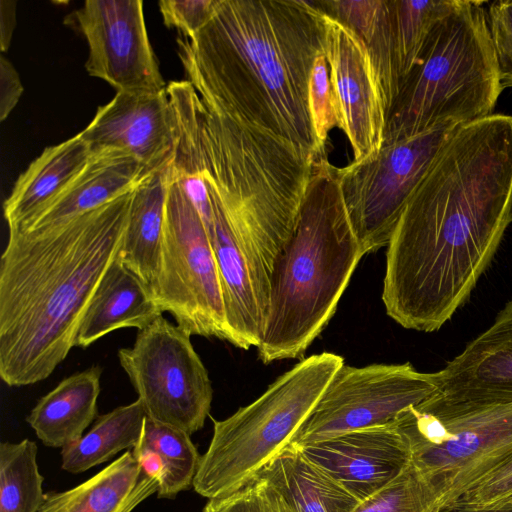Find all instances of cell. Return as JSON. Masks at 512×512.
Returning <instances> with one entry per match:
<instances>
[{
  "instance_id": "cell-39",
  "label": "cell",
  "mask_w": 512,
  "mask_h": 512,
  "mask_svg": "<svg viewBox=\"0 0 512 512\" xmlns=\"http://www.w3.org/2000/svg\"><path fill=\"white\" fill-rule=\"evenodd\" d=\"M441 512H512V509H491V510H465L456 508H445Z\"/></svg>"
},
{
  "instance_id": "cell-19",
  "label": "cell",
  "mask_w": 512,
  "mask_h": 512,
  "mask_svg": "<svg viewBox=\"0 0 512 512\" xmlns=\"http://www.w3.org/2000/svg\"><path fill=\"white\" fill-rule=\"evenodd\" d=\"M210 198L213 228L209 238L220 277L228 342L245 350L252 346L257 348L263 338L266 313L247 260L219 206Z\"/></svg>"
},
{
  "instance_id": "cell-29",
  "label": "cell",
  "mask_w": 512,
  "mask_h": 512,
  "mask_svg": "<svg viewBox=\"0 0 512 512\" xmlns=\"http://www.w3.org/2000/svg\"><path fill=\"white\" fill-rule=\"evenodd\" d=\"M454 3L455 0H389L395 63L400 86L419 63L433 26Z\"/></svg>"
},
{
  "instance_id": "cell-12",
  "label": "cell",
  "mask_w": 512,
  "mask_h": 512,
  "mask_svg": "<svg viewBox=\"0 0 512 512\" xmlns=\"http://www.w3.org/2000/svg\"><path fill=\"white\" fill-rule=\"evenodd\" d=\"M436 392L433 373L419 372L409 362L364 367L343 364L291 443L303 445L386 425Z\"/></svg>"
},
{
  "instance_id": "cell-33",
  "label": "cell",
  "mask_w": 512,
  "mask_h": 512,
  "mask_svg": "<svg viewBox=\"0 0 512 512\" xmlns=\"http://www.w3.org/2000/svg\"><path fill=\"white\" fill-rule=\"evenodd\" d=\"M308 107L316 142L317 158H327L329 132L336 127L333 110L329 70L323 50L318 53L310 75Z\"/></svg>"
},
{
  "instance_id": "cell-22",
  "label": "cell",
  "mask_w": 512,
  "mask_h": 512,
  "mask_svg": "<svg viewBox=\"0 0 512 512\" xmlns=\"http://www.w3.org/2000/svg\"><path fill=\"white\" fill-rule=\"evenodd\" d=\"M101 375V366H91L66 377L38 400L26 421L44 445L63 448L83 436L97 418Z\"/></svg>"
},
{
  "instance_id": "cell-24",
  "label": "cell",
  "mask_w": 512,
  "mask_h": 512,
  "mask_svg": "<svg viewBox=\"0 0 512 512\" xmlns=\"http://www.w3.org/2000/svg\"><path fill=\"white\" fill-rule=\"evenodd\" d=\"M91 152L80 133L45 148L16 180L3 204L9 229L21 227L84 168Z\"/></svg>"
},
{
  "instance_id": "cell-30",
  "label": "cell",
  "mask_w": 512,
  "mask_h": 512,
  "mask_svg": "<svg viewBox=\"0 0 512 512\" xmlns=\"http://www.w3.org/2000/svg\"><path fill=\"white\" fill-rule=\"evenodd\" d=\"M37 451L29 439L0 444V512H38L45 493Z\"/></svg>"
},
{
  "instance_id": "cell-6",
  "label": "cell",
  "mask_w": 512,
  "mask_h": 512,
  "mask_svg": "<svg viewBox=\"0 0 512 512\" xmlns=\"http://www.w3.org/2000/svg\"><path fill=\"white\" fill-rule=\"evenodd\" d=\"M485 4L455 0L435 23L419 63L403 80L387 113L383 141L493 114L503 90Z\"/></svg>"
},
{
  "instance_id": "cell-13",
  "label": "cell",
  "mask_w": 512,
  "mask_h": 512,
  "mask_svg": "<svg viewBox=\"0 0 512 512\" xmlns=\"http://www.w3.org/2000/svg\"><path fill=\"white\" fill-rule=\"evenodd\" d=\"M70 18L88 43L85 68L89 75L106 81L117 92L166 90L141 0H87Z\"/></svg>"
},
{
  "instance_id": "cell-28",
  "label": "cell",
  "mask_w": 512,
  "mask_h": 512,
  "mask_svg": "<svg viewBox=\"0 0 512 512\" xmlns=\"http://www.w3.org/2000/svg\"><path fill=\"white\" fill-rule=\"evenodd\" d=\"M146 417L138 399L98 416L85 435L62 448V469L82 473L123 450L133 449L141 437Z\"/></svg>"
},
{
  "instance_id": "cell-16",
  "label": "cell",
  "mask_w": 512,
  "mask_h": 512,
  "mask_svg": "<svg viewBox=\"0 0 512 512\" xmlns=\"http://www.w3.org/2000/svg\"><path fill=\"white\" fill-rule=\"evenodd\" d=\"M298 446L360 501L385 487L411 460L394 421Z\"/></svg>"
},
{
  "instance_id": "cell-4",
  "label": "cell",
  "mask_w": 512,
  "mask_h": 512,
  "mask_svg": "<svg viewBox=\"0 0 512 512\" xmlns=\"http://www.w3.org/2000/svg\"><path fill=\"white\" fill-rule=\"evenodd\" d=\"M200 134L208 191L247 260L267 315L273 266L293 234L314 159L203 100Z\"/></svg>"
},
{
  "instance_id": "cell-2",
  "label": "cell",
  "mask_w": 512,
  "mask_h": 512,
  "mask_svg": "<svg viewBox=\"0 0 512 512\" xmlns=\"http://www.w3.org/2000/svg\"><path fill=\"white\" fill-rule=\"evenodd\" d=\"M177 45L204 102L316 160L308 88L323 49L313 1L216 0L207 24Z\"/></svg>"
},
{
  "instance_id": "cell-36",
  "label": "cell",
  "mask_w": 512,
  "mask_h": 512,
  "mask_svg": "<svg viewBox=\"0 0 512 512\" xmlns=\"http://www.w3.org/2000/svg\"><path fill=\"white\" fill-rule=\"evenodd\" d=\"M216 0H161L159 9L167 27L192 38L210 20Z\"/></svg>"
},
{
  "instance_id": "cell-37",
  "label": "cell",
  "mask_w": 512,
  "mask_h": 512,
  "mask_svg": "<svg viewBox=\"0 0 512 512\" xmlns=\"http://www.w3.org/2000/svg\"><path fill=\"white\" fill-rule=\"evenodd\" d=\"M24 87L12 63L0 56V121L3 122L17 105Z\"/></svg>"
},
{
  "instance_id": "cell-5",
  "label": "cell",
  "mask_w": 512,
  "mask_h": 512,
  "mask_svg": "<svg viewBox=\"0 0 512 512\" xmlns=\"http://www.w3.org/2000/svg\"><path fill=\"white\" fill-rule=\"evenodd\" d=\"M339 168L313 162L293 234L273 266L263 338V363L303 359L334 315L365 255L341 193Z\"/></svg>"
},
{
  "instance_id": "cell-1",
  "label": "cell",
  "mask_w": 512,
  "mask_h": 512,
  "mask_svg": "<svg viewBox=\"0 0 512 512\" xmlns=\"http://www.w3.org/2000/svg\"><path fill=\"white\" fill-rule=\"evenodd\" d=\"M512 116L457 126L387 245L382 300L406 329L439 330L469 299L511 222Z\"/></svg>"
},
{
  "instance_id": "cell-20",
  "label": "cell",
  "mask_w": 512,
  "mask_h": 512,
  "mask_svg": "<svg viewBox=\"0 0 512 512\" xmlns=\"http://www.w3.org/2000/svg\"><path fill=\"white\" fill-rule=\"evenodd\" d=\"M162 315L149 285L117 256L100 280L85 310L75 347L86 348L121 328L141 330Z\"/></svg>"
},
{
  "instance_id": "cell-17",
  "label": "cell",
  "mask_w": 512,
  "mask_h": 512,
  "mask_svg": "<svg viewBox=\"0 0 512 512\" xmlns=\"http://www.w3.org/2000/svg\"><path fill=\"white\" fill-rule=\"evenodd\" d=\"M432 373L438 393L447 399L512 402V298L485 331Z\"/></svg>"
},
{
  "instance_id": "cell-26",
  "label": "cell",
  "mask_w": 512,
  "mask_h": 512,
  "mask_svg": "<svg viewBox=\"0 0 512 512\" xmlns=\"http://www.w3.org/2000/svg\"><path fill=\"white\" fill-rule=\"evenodd\" d=\"M317 8L353 30L364 43L380 86L386 116L399 89L389 0H316Z\"/></svg>"
},
{
  "instance_id": "cell-21",
  "label": "cell",
  "mask_w": 512,
  "mask_h": 512,
  "mask_svg": "<svg viewBox=\"0 0 512 512\" xmlns=\"http://www.w3.org/2000/svg\"><path fill=\"white\" fill-rule=\"evenodd\" d=\"M158 487L128 450L85 482L45 493L38 512H132Z\"/></svg>"
},
{
  "instance_id": "cell-38",
  "label": "cell",
  "mask_w": 512,
  "mask_h": 512,
  "mask_svg": "<svg viewBox=\"0 0 512 512\" xmlns=\"http://www.w3.org/2000/svg\"><path fill=\"white\" fill-rule=\"evenodd\" d=\"M16 27V2L0 1V48L2 52L9 49Z\"/></svg>"
},
{
  "instance_id": "cell-14",
  "label": "cell",
  "mask_w": 512,
  "mask_h": 512,
  "mask_svg": "<svg viewBox=\"0 0 512 512\" xmlns=\"http://www.w3.org/2000/svg\"><path fill=\"white\" fill-rule=\"evenodd\" d=\"M317 9L336 127L343 131L350 143L353 162H360L374 156L383 143L386 109L380 86L359 36Z\"/></svg>"
},
{
  "instance_id": "cell-8",
  "label": "cell",
  "mask_w": 512,
  "mask_h": 512,
  "mask_svg": "<svg viewBox=\"0 0 512 512\" xmlns=\"http://www.w3.org/2000/svg\"><path fill=\"white\" fill-rule=\"evenodd\" d=\"M394 422L442 509L512 457V402L454 401L436 392Z\"/></svg>"
},
{
  "instance_id": "cell-11",
  "label": "cell",
  "mask_w": 512,
  "mask_h": 512,
  "mask_svg": "<svg viewBox=\"0 0 512 512\" xmlns=\"http://www.w3.org/2000/svg\"><path fill=\"white\" fill-rule=\"evenodd\" d=\"M457 126L400 140L339 168L343 201L364 254L387 246L410 197Z\"/></svg>"
},
{
  "instance_id": "cell-32",
  "label": "cell",
  "mask_w": 512,
  "mask_h": 512,
  "mask_svg": "<svg viewBox=\"0 0 512 512\" xmlns=\"http://www.w3.org/2000/svg\"><path fill=\"white\" fill-rule=\"evenodd\" d=\"M203 512H294L282 493L261 473L236 490L208 499Z\"/></svg>"
},
{
  "instance_id": "cell-15",
  "label": "cell",
  "mask_w": 512,
  "mask_h": 512,
  "mask_svg": "<svg viewBox=\"0 0 512 512\" xmlns=\"http://www.w3.org/2000/svg\"><path fill=\"white\" fill-rule=\"evenodd\" d=\"M80 135L91 154L121 153L151 170L167 165L174 158L176 131L166 90L117 92Z\"/></svg>"
},
{
  "instance_id": "cell-23",
  "label": "cell",
  "mask_w": 512,
  "mask_h": 512,
  "mask_svg": "<svg viewBox=\"0 0 512 512\" xmlns=\"http://www.w3.org/2000/svg\"><path fill=\"white\" fill-rule=\"evenodd\" d=\"M173 174L172 160L135 186L118 253L121 262L148 285L159 269L166 196Z\"/></svg>"
},
{
  "instance_id": "cell-35",
  "label": "cell",
  "mask_w": 512,
  "mask_h": 512,
  "mask_svg": "<svg viewBox=\"0 0 512 512\" xmlns=\"http://www.w3.org/2000/svg\"><path fill=\"white\" fill-rule=\"evenodd\" d=\"M487 20L502 90L512 87V0L489 4Z\"/></svg>"
},
{
  "instance_id": "cell-40",
  "label": "cell",
  "mask_w": 512,
  "mask_h": 512,
  "mask_svg": "<svg viewBox=\"0 0 512 512\" xmlns=\"http://www.w3.org/2000/svg\"><path fill=\"white\" fill-rule=\"evenodd\" d=\"M511 222H512V204H511Z\"/></svg>"
},
{
  "instance_id": "cell-25",
  "label": "cell",
  "mask_w": 512,
  "mask_h": 512,
  "mask_svg": "<svg viewBox=\"0 0 512 512\" xmlns=\"http://www.w3.org/2000/svg\"><path fill=\"white\" fill-rule=\"evenodd\" d=\"M259 473L282 493L294 512H352L361 502L293 443Z\"/></svg>"
},
{
  "instance_id": "cell-3",
  "label": "cell",
  "mask_w": 512,
  "mask_h": 512,
  "mask_svg": "<svg viewBox=\"0 0 512 512\" xmlns=\"http://www.w3.org/2000/svg\"><path fill=\"white\" fill-rule=\"evenodd\" d=\"M133 189L49 228L9 230L0 262V376L8 386L46 379L75 347L118 256Z\"/></svg>"
},
{
  "instance_id": "cell-31",
  "label": "cell",
  "mask_w": 512,
  "mask_h": 512,
  "mask_svg": "<svg viewBox=\"0 0 512 512\" xmlns=\"http://www.w3.org/2000/svg\"><path fill=\"white\" fill-rule=\"evenodd\" d=\"M442 508L439 495L410 460L396 478L352 512H441Z\"/></svg>"
},
{
  "instance_id": "cell-10",
  "label": "cell",
  "mask_w": 512,
  "mask_h": 512,
  "mask_svg": "<svg viewBox=\"0 0 512 512\" xmlns=\"http://www.w3.org/2000/svg\"><path fill=\"white\" fill-rule=\"evenodd\" d=\"M118 359L148 418L189 435L204 426L213 389L188 332L162 315Z\"/></svg>"
},
{
  "instance_id": "cell-7",
  "label": "cell",
  "mask_w": 512,
  "mask_h": 512,
  "mask_svg": "<svg viewBox=\"0 0 512 512\" xmlns=\"http://www.w3.org/2000/svg\"><path fill=\"white\" fill-rule=\"evenodd\" d=\"M340 355L322 352L301 359L249 405L224 420L201 455L194 490L208 499L228 494L291 443L336 371Z\"/></svg>"
},
{
  "instance_id": "cell-9",
  "label": "cell",
  "mask_w": 512,
  "mask_h": 512,
  "mask_svg": "<svg viewBox=\"0 0 512 512\" xmlns=\"http://www.w3.org/2000/svg\"><path fill=\"white\" fill-rule=\"evenodd\" d=\"M149 287L161 311L169 312L176 325L191 336L228 341L211 240L175 174L166 196L159 269Z\"/></svg>"
},
{
  "instance_id": "cell-34",
  "label": "cell",
  "mask_w": 512,
  "mask_h": 512,
  "mask_svg": "<svg viewBox=\"0 0 512 512\" xmlns=\"http://www.w3.org/2000/svg\"><path fill=\"white\" fill-rule=\"evenodd\" d=\"M446 508L512 509V457Z\"/></svg>"
},
{
  "instance_id": "cell-18",
  "label": "cell",
  "mask_w": 512,
  "mask_h": 512,
  "mask_svg": "<svg viewBox=\"0 0 512 512\" xmlns=\"http://www.w3.org/2000/svg\"><path fill=\"white\" fill-rule=\"evenodd\" d=\"M154 171L121 153L92 154L61 192L21 227L9 230L35 231L68 221L131 191Z\"/></svg>"
},
{
  "instance_id": "cell-27",
  "label": "cell",
  "mask_w": 512,
  "mask_h": 512,
  "mask_svg": "<svg viewBox=\"0 0 512 512\" xmlns=\"http://www.w3.org/2000/svg\"><path fill=\"white\" fill-rule=\"evenodd\" d=\"M131 451L144 471L157 480L158 498L173 499L193 486L201 456L188 433L146 417Z\"/></svg>"
}]
</instances>
